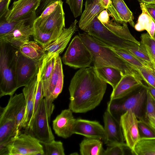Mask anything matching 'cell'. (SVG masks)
<instances>
[{"label":"cell","instance_id":"cell-1","mask_svg":"<svg viewBox=\"0 0 155 155\" xmlns=\"http://www.w3.org/2000/svg\"><path fill=\"white\" fill-rule=\"evenodd\" d=\"M107 83L99 76L94 66L80 68L72 78L69 86V109L83 113L100 104L106 92Z\"/></svg>","mask_w":155,"mask_h":155},{"label":"cell","instance_id":"cell-2","mask_svg":"<svg viewBox=\"0 0 155 155\" xmlns=\"http://www.w3.org/2000/svg\"><path fill=\"white\" fill-rule=\"evenodd\" d=\"M78 35L91 53L95 68L113 67L120 70L124 75L137 73L111 49L87 33H79Z\"/></svg>","mask_w":155,"mask_h":155},{"label":"cell","instance_id":"cell-3","mask_svg":"<svg viewBox=\"0 0 155 155\" xmlns=\"http://www.w3.org/2000/svg\"><path fill=\"white\" fill-rule=\"evenodd\" d=\"M19 48L0 40V97L13 95L18 89L16 59Z\"/></svg>","mask_w":155,"mask_h":155},{"label":"cell","instance_id":"cell-4","mask_svg":"<svg viewBox=\"0 0 155 155\" xmlns=\"http://www.w3.org/2000/svg\"><path fill=\"white\" fill-rule=\"evenodd\" d=\"M147 89L144 84L125 97L110 100L107 110L119 120L121 116L128 110L133 112L138 119H145Z\"/></svg>","mask_w":155,"mask_h":155},{"label":"cell","instance_id":"cell-5","mask_svg":"<svg viewBox=\"0 0 155 155\" xmlns=\"http://www.w3.org/2000/svg\"><path fill=\"white\" fill-rule=\"evenodd\" d=\"M25 104L23 94L21 93L10 96L6 106L0 107V148L4 147L17 134L15 123L17 114Z\"/></svg>","mask_w":155,"mask_h":155},{"label":"cell","instance_id":"cell-6","mask_svg":"<svg viewBox=\"0 0 155 155\" xmlns=\"http://www.w3.org/2000/svg\"><path fill=\"white\" fill-rule=\"evenodd\" d=\"M0 155H45V152L37 139L27 133L21 132L11 139Z\"/></svg>","mask_w":155,"mask_h":155},{"label":"cell","instance_id":"cell-7","mask_svg":"<svg viewBox=\"0 0 155 155\" xmlns=\"http://www.w3.org/2000/svg\"><path fill=\"white\" fill-rule=\"evenodd\" d=\"M61 0L48 6L34 21L41 31L48 33L61 32L65 28V14Z\"/></svg>","mask_w":155,"mask_h":155},{"label":"cell","instance_id":"cell-8","mask_svg":"<svg viewBox=\"0 0 155 155\" xmlns=\"http://www.w3.org/2000/svg\"><path fill=\"white\" fill-rule=\"evenodd\" d=\"M45 98L41 101L38 109L32 117L25 132L31 135L40 142H49L54 140L49 124Z\"/></svg>","mask_w":155,"mask_h":155},{"label":"cell","instance_id":"cell-9","mask_svg":"<svg viewBox=\"0 0 155 155\" xmlns=\"http://www.w3.org/2000/svg\"><path fill=\"white\" fill-rule=\"evenodd\" d=\"M62 60L66 65L80 69L90 67L93 62L91 53L78 35L72 40Z\"/></svg>","mask_w":155,"mask_h":155},{"label":"cell","instance_id":"cell-10","mask_svg":"<svg viewBox=\"0 0 155 155\" xmlns=\"http://www.w3.org/2000/svg\"><path fill=\"white\" fill-rule=\"evenodd\" d=\"M64 75L61 58L59 55L56 58L54 66L51 76L49 86L44 94L49 120L54 109L53 102L61 92L64 84Z\"/></svg>","mask_w":155,"mask_h":155},{"label":"cell","instance_id":"cell-11","mask_svg":"<svg viewBox=\"0 0 155 155\" xmlns=\"http://www.w3.org/2000/svg\"><path fill=\"white\" fill-rule=\"evenodd\" d=\"M42 61L31 59L23 55L19 51L16 69L18 89L27 85L38 74Z\"/></svg>","mask_w":155,"mask_h":155},{"label":"cell","instance_id":"cell-12","mask_svg":"<svg viewBox=\"0 0 155 155\" xmlns=\"http://www.w3.org/2000/svg\"><path fill=\"white\" fill-rule=\"evenodd\" d=\"M42 0H18L5 16L7 21L12 22L37 17L36 10Z\"/></svg>","mask_w":155,"mask_h":155},{"label":"cell","instance_id":"cell-13","mask_svg":"<svg viewBox=\"0 0 155 155\" xmlns=\"http://www.w3.org/2000/svg\"><path fill=\"white\" fill-rule=\"evenodd\" d=\"M36 18L24 20L11 31L0 37V40L19 48L23 44L29 41L30 38L33 36V23Z\"/></svg>","mask_w":155,"mask_h":155},{"label":"cell","instance_id":"cell-14","mask_svg":"<svg viewBox=\"0 0 155 155\" xmlns=\"http://www.w3.org/2000/svg\"><path fill=\"white\" fill-rule=\"evenodd\" d=\"M119 121L125 143L131 152L140 139L138 119L133 112L128 110L121 116Z\"/></svg>","mask_w":155,"mask_h":155},{"label":"cell","instance_id":"cell-15","mask_svg":"<svg viewBox=\"0 0 155 155\" xmlns=\"http://www.w3.org/2000/svg\"><path fill=\"white\" fill-rule=\"evenodd\" d=\"M78 22L75 20L68 28H64L56 39L44 48L46 55L42 62H47L63 51L72 35L78 30L76 25Z\"/></svg>","mask_w":155,"mask_h":155},{"label":"cell","instance_id":"cell-16","mask_svg":"<svg viewBox=\"0 0 155 155\" xmlns=\"http://www.w3.org/2000/svg\"><path fill=\"white\" fill-rule=\"evenodd\" d=\"M98 15L92 21L87 33L102 43L112 47L123 48L122 43L124 40L117 36L101 23L97 18Z\"/></svg>","mask_w":155,"mask_h":155},{"label":"cell","instance_id":"cell-17","mask_svg":"<svg viewBox=\"0 0 155 155\" xmlns=\"http://www.w3.org/2000/svg\"><path fill=\"white\" fill-rule=\"evenodd\" d=\"M105 137L103 141L108 146L124 143L125 140L119 120L107 110L103 115Z\"/></svg>","mask_w":155,"mask_h":155},{"label":"cell","instance_id":"cell-18","mask_svg":"<svg viewBox=\"0 0 155 155\" xmlns=\"http://www.w3.org/2000/svg\"><path fill=\"white\" fill-rule=\"evenodd\" d=\"M142 81L137 72L124 75L113 89L110 100L121 98L131 94L144 85Z\"/></svg>","mask_w":155,"mask_h":155},{"label":"cell","instance_id":"cell-19","mask_svg":"<svg viewBox=\"0 0 155 155\" xmlns=\"http://www.w3.org/2000/svg\"><path fill=\"white\" fill-rule=\"evenodd\" d=\"M73 134L102 141L105 137L104 127L99 122L81 119H75Z\"/></svg>","mask_w":155,"mask_h":155},{"label":"cell","instance_id":"cell-20","mask_svg":"<svg viewBox=\"0 0 155 155\" xmlns=\"http://www.w3.org/2000/svg\"><path fill=\"white\" fill-rule=\"evenodd\" d=\"M69 109L63 110L52 121L55 134L63 138H67L73 134V129L75 119Z\"/></svg>","mask_w":155,"mask_h":155},{"label":"cell","instance_id":"cell-21","mask_svg":"<svg viewBox=\"0 0 155 155\" xmlns=\"http://www.w3.org/2000/svg\"><path fill=\"white\" fill-rule=\"evenodd\" d=\"M37 80L38 74L22 90L25 101L26 111L21 125V129H26L28 127L33 115Z\"/></svg>","mask_w":155,"mask_h":155},{"label":"cell","instance_id":"cell-22","mask_svg":"<svg viewBox=\"0 0 155 155\" xmlns=\"http://www.w3.org/2000/svg\"><path fill=\"white\" fill-rule=\"evenodd\" d=\"M101 0H86L84 10L78 23L79 28L87 33L94 18L105 9L100 3Z\"/></svg>","mask_w":155,"mask_h":155},{"label":"cell","instance_id":"cell-23","mask_svg":"<svg viewBox=\"0 0 155 155\" xmlns=\"http://www.w3.org/2000/svg\"><path fill=\"white\" fill-rule=\"evenodd\" d=\"M23 55L36 61H42L46 55L44 48L35 41H29L19 48Z\"/></svg>","mask_w":155,"mask_h":155},{"label":"cell","instance_id":"cell-24","mask_svg":"<svg viewBox=\"0 0 155 155\" xmlns=\"http://www.w3.org/2000/svg\"><path fill=\"white\" fill-rule=\"evenodd\" d=\"M95 68L101 78L110 84L113 89L116 87L124 75L120 70L113 67H101Z\"/></svg>","mask_w":155,"mask_h":155},{"label":"cell","instance_id":"cell-25","mask_svg":"<svg viewBox=\"0 0 155 155\" xmlns=\"http://www.w3.org/2000/svg\"><path fill=\"white\" fill-rule=\"evenodd\" d=\"M81 155H103L104 150L101 140L94 138H84L79 144Z\"/></svg>","mask_w":155,"mask_h":155},{"label":"cell","instance_id":"cell-26","mask_svg":"<svg viewBox=\"0 0 155 155\" xmlns=\"http://www.w3.org/2000/svg\"><path fill=\"white\" fill-rule=\"evenodd\" d=\"M102 44L113 50L117 55L126 62L131 68L134 67H145L152 69V64H150L145 62L126 50L123 48L112 47Z\"/></svg>","mask_w":155,"mask_h":155},{"label":"cell","instance_id":"cell-27","mask_svg":"<svg viewBox=\"0 0 155 155\" xmlns=\"http://www.w3.org/2000/svg\"><path fill=\"white\" fill-rule=\"evenodd\" d=\"M103 24L120 38L140 45V42L137 40L130 33L127 23L124 22L123 24H121L112 19H110L107 23Z\"/></svg>","mask_w":155,"mask_h":155},{"label":"cell","instance_id":"cell-28","mask_svg":"<svg viewBox=\"0 0 155 155\" xmlns=\"http://www.w3.org/2000/svg\"><path fill=\"white\" fill-rule=\"evenodd\" d=\"M140 5L142 13L139 16L134 28L138 31L146 30L153 38L155 32V22L147 12L143 4L140 3Z\"/></svg>","mask_w":155,"mask_h":155},{"label":"cell","instance_id":"cell-29","mask_svg":"<svg viewBox=\"0 0 155 155\" xmlns=\"http://www.w3.org/2000/svg\"><path fill=\"white\" fill-rule=\"evenodd\" d=\"M33 26L34 31L33 36L34 39L44 48L56 40L61 32L44 33L40 30L34 22Z\"/></svg>","mask_w":155,"mask_h":155},{"label":"cell","instance_id":"cell-30","mask_svg":"<svg viewBox=\"0 0 155 155\" xmlns=\"http://www.w3.org/2000/svg\"><path fill=\"white\" fill-rule=\"evenodd\" d=\"M122 47L123 49L148 64H152L149 56L140 44L139 45L135 42L124 40L122 43Z\"/></svg>","mask_w":155,"mask_h":155},{"label":"cell","instance_id":"cell-31","mask_svg":"<svg viewBox=\"0 0 155 155\" xmlns=\"http://www.w3.org/2000/svg\"><path fill=\"white\" fill-rule=\"evenodd\" d=\"M131 153L135 155H155V139H140Z\"/></svg>","mask_w":155,"mask_h":155},{"label":"cell","instance_id":"cell-32","mask_svg":"<svg viewBox=\"0 0 155 155\" xmlns=\"http://www.w3.org/2000/svg\"><path fill=\"white\" fill-rule=\"evenodd\" d=\"M112 4L124 22L129 23L134 27L133 13L126 5L123 0H111Z\"/></svg>","mask_w":155,"mask_h":155},{"label":"cell","instance_id":"cell-33","mask_svg":"<svg viewBox=\"0 0 155 155\" xmlns=\"http://www.w3.org/2000/svg\"><path fill=\"white\" fill-rule=\"evenodd\" d=\"M56 57H54L47 62H42L40 67V77L43 86L44 95L47 91L49 80L54 66Z\"/></svg>","mask_w":155,"mask_h":155},{"label":"cell","instance_id":"cell-34","mask_svg":"<svg viewBox=\"0 0 155 155\" xmlns=\"http://www.w3.org/2000/svg\"><path fill=\"white\" fill-rule=\"evenodd\" d=\"M43 146L45 155H65L63 143L53 140L49 142H40Z\"/></svg>","mask_w":155,"mask_h":155},{"label":"cell","instance_id":"cell-35","mask_svg":"<svg viewBox=\"0 0 155 155\" xmlns=\"http://www.w3.org/2000/svg\"><path fill=\"white\" fill-rule=\"evenodd\" d=\"M140 39V44L147 51L151 62H155V41L147 32L142 34Z\"/></svg>","mask_w":155,"mask_h":155},{"label":"cell","instance_id":"cell-36","mask_svg":"<svg viewBox=\"0 0 155 155\" xmlns=\"http://www.w3.org/2000/svg\"><path fill=\"white\" fill-rule=\"evenodd\" d=\"M138 127L140 139H155V133L144 119H138Z\"/></svg>","mask_w":155,"mask_h":155},{"label":"cell","instance_id":"cell-37","mask_svg":"<svg viewBox=\"0 0 155 155\" xmlns=\"http://www.w3.org/2000/svg\"><path fill=\"white\" fill-rule=\"evenodd\" d=\"M132 68L138 73L142 80L155 88V76L152 69L145 67H134Z\"/></svg>","mask_w":155,"mask_h":155},{"label":"cell","instance_id":"cell-38","mask_svg":"<svg viewBox=\"0 0 155 155\" xmlns=\"http://www.w3.org/2000/svg\"><path fill=\"white\" fill-rule=\"evenodd\" d=\"M128 149H130L125 143L111 145L104 150L103 155H124Z\"/></svg>","mask_w":155,"mask_h":155},{"label":"cell","instance_id":"cell-39","mask_svg":"<svg viewBox=\"0 0 155 155\" xmlns=\"http://www.w3.org/2000/svg\"><path fill=\"white\" fill-rule=\"evenodd\" d=\"M25 19L8 22L7 21L5 16L0 18V37L11 31Z\"/></svg>","mask_w":155,"mask_h":155},{"label":"cell","instance_id":"cell-40","mask_svg":"<svg viewBox=\"0 0 155 155\" xmlns=\"http://www.w3.org/2000/svg\"><path fill=\"white\" fill-rule=\"evenodd\" d=\"M100 3L102 6L108 12L113 18L112 19L117 23L123 24L124 22L123 21L116 10L113 6L111 0H101Z\"/></svg>","mask_w":155,"mask_h":155},{"label":"cell","instance_id":"cell-41","mask_svg":"<svg viewBox=\"0 0 155 155\" xmlns=\"http://www.w3.org/2000/svg\"><path fill=\"white\" fill-rule=\"evenodd\" d=\"M75 18L80 16L82 12L83 0H66Z\"/></svg>","mask_w":155,"mask_h":155},{"label":"cell","instance_id":"cell-42","mask_svg":"<svg viewBox=\"0 0 155 155\" xmlns=\"http://www.w3.org/2000/svg\"><path fill=\"white\" fill-rule=\"evenodd\" d=\"M149 115L155 116V100L151 94L148 88L145 107V119Z\"/></svg>","mask_w":155,"mask_h":155},{"label":"cell","instance_id":"cell-43","mask_svg":"<svg viewBox=\"0 0 155 155\" xmlns=\"http://www.w3.org/2000/svg\"><path fill=\"white\" fill-rule=\"evenodd\" d=\"M11 0H0V18L5 16L9 10Z\"/></svg>","mask_w":155,"mask_h":155},{"label":"cell","instance_id":"cell-44","mask_svg":"<svg viewBox=\"0 0 155 155\" xmlns=\"http://www.w3.org/2000/svg\"><path fill=\"white\" fill-rule=\"evenodd\" d=\"M58 0H44L41 1L40 5L36 10L37 16H39L49 5L52 3L56 2ZM38 17V16H37Z\"/></svg>","mask_w":155,"mask_h":155},{"label":"cell","instance_id":"cell-45","mask_svg":"<svg viewBox=\"0 0 155 155\" xmlns=\"http://www.w3.org/2000/svg\"><path fill=\"white\" fill-rule=\"evenodd\" d=\"M143 4L147 12L155 22V4Z\"/></svg>","mask_w":155,"mask_h":155},{"label":"cell","instance_id":"cell-46","mask_svg":"<svg viewBox=\"0 0 155 155\" xmlns=\"http://www.w3.org/2000/svg\"><path fill=\"white\" fill-rule=\"evenodd\" d=\"M109 15L107 11L105 9L99 14L97 18L101 23L104 24L107 23L110 20Z\"/></svg>","mask_w":155,"mask_h":155},{"label":"cell","instance_id":"cell-47","mask_svg":"<svg viewBox=\"0 0 155 155\" xmlns=\"http://www.w3.org/2000/svg\"><path fill=\"white\" fill-rule=\"evenodd\" d=\"M145 119L155 133V116L149 115Z\"/></svg>","mask_w":155,"mask_h":155},{"label":"cell","instance_id":"cell-48","mask_svg":"<svg viewBox=\"0 0 155 155\" xmlns=\"http://www.w3.org/2000/svg\"><path fill=\"white\" fill-rule=\"evenodd\" d=\"M146 84L151 94L155 100V88L148 84Z\"/></svg>","mask_w":155,"mask_h":155},{"label":"cell","instance_id":"cell-49","mask_svg":"<svg viewBox=\"0 0 155 155\" xmlns=\"http://www.w3.org/2000/svg\"><path fill=\"white\" fill-rule=\"evenodd\" d=\"M140 3L145 4H155V0H138Z\"/></svg>","mask_w":155,"mask_h":155},{"label":"cell","instance_id":"cell-50","mask_svg":"<svg viewBox=\"0 0 155 155\" xmlns=\"http://www.w3.org/2000/svg\"><path fill=\"white\" fill-rule=\"evenodd\" d=\"M152 67V71L155 76V62L154 61H152L151 62Z\"/></svg>","mask_w":155,"mask_h":155},{"label":"cell","instance_id":"cell-51","mask_svg":"<svg viewBox=\"0 0 155 155\" xmlns=\"http://www.w3.org/2000/svg\"><path fill=\"white\" fill-rule=\"evenodd\" d=\"M153 38L155 41V33H154V35L153 37Z\"/></svg>","mask_w":155,"mask_h":155},{"label":"cell","instance_id":"cell-52","mask_svg":"<svg viewBox=\"0 0 155 155\" xmlns=\"http://www.w3.org/2000/svg\"><path fill=\"white\" fill-rule=\"evenodd\" d=\"M43 0H42V1H43Z\"/></svg>","mask_w":155,"mask_h":155}]
</instances>
